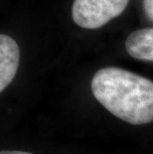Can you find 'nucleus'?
I'll return each instance as SVG.
<instances>
[{
  "label": "nucleus",
  "instance_id": "1",
  "mask_svg": "<svg viewBox=\"0 0 153 154\" xmlns=\"http://www.w3.org/2000/svg\"><path fill=\"white\" fill-rule=\"evenodd\" d=\"M96 100L110 113L134 125L153 121V82L116 67L100 69L90 83Z\"/></svg>",
  "mask_w": 153,
  "mask_h": 154
},
{
  "label": "nucleus",
  "instance_id": "2",
  "mask_svg": "<svg viewBox=\"0 0 153 154\" xmlns=\"http://www.w3.org/2000/svg\"><path fill=\"white\" fill-rule=\"evenodd\" d=\"M129 0H74L72 17L78 26L97 29L124 11Z\"/></svg>",
  "mask_w": 153,
  "mask_h": 154
},
{
  "label": "nucleus",
  "instance_id": "3",
  "mask_svg": "<svg viewBox=\"0 0 153 154\" xmlns=\"http://www.w3.org/2000/svg\"><path fill=\"white\" fill-rule=\"evenodd\" d=\"M20 61V50L14 39L0 35V91L5 90L15 78Z\"/></svg>",
  "mask_w": 153,
  "mask_h": 154
},
{
  "label": "nucleus",
  "instance_id": "4",
  "mask_svg": "<svg viewBox=\"0 0 153 154\" xmlns=\"http://www.w3.org/2000/svg\"><path fill=\"white\" fill-rule=\"evenodd\" d=\"M125 50L136 60L153 62V28L139 29L129 34Z\"/></svg>",
  "mask_w": 153,
  "mask_h": 154
},
{
  "label": "nucleus",
  "instance_id": "5",
  "mask_svg": "<svg viewBox=\"0 0 153 154\" xmlns=\"http://www.w3.org/2000/svg\"><path fill=\"white\" fill-rule=\"evenodd\" d=\"M143 7L148 18L153 21V0H143Z\"/></svg>",
  "mask_w": 153,
  "mask_h": 154
},
{
  "label": "nucleus",
  "instance_id": "6",
  "mask_svg": "<svg viewBox=\"0 0 153 154\" xmlns=\"http://www.w3.org/2000/svg\"><path fill=\"white\" fill-rule=\"evenodd\" d=\"M0 154H33L30 152H24V151H16V150H5L1 151Z\"/></svg>",
  "mask_w": 153,
  "mask_h": 154
}]
</instances>
